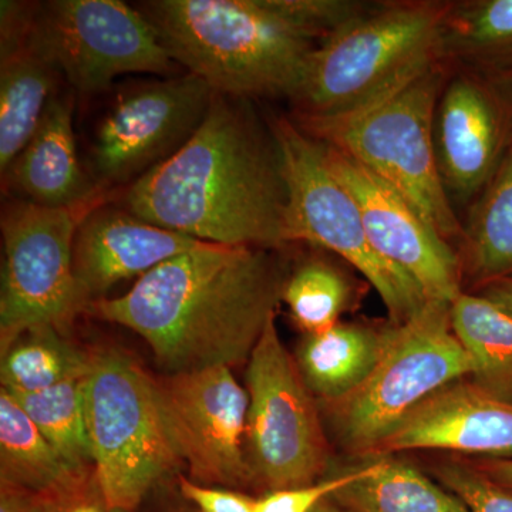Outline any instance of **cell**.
<instances>
[{"instance_id": "ffe728a7", "label": "cell", "mask_w": 512, "mask_h": 512, "mask_svg": "<svg viewBox=\"0 0 512 512\" xmlns=\"http://www.w3.org/2000/svg\"><path fill=\"white\" fill-rule=\"evenodd\" d=\"M387 328L338 323L325 332L305 335L296 365L308 389L322 403L339 402L359 389L375 369Z\"/></svg>"}, {"instance_id": "7a4b0ae2", "label": "cell", "mask_w": 512, "mask_h": 512, "mask_svg": "<svg viewBox=\"0 0 512 512\" xmlns=\"http://www.w3.org/2000/svg\"><path fill=\"white\" fill-rule=\"evenodd\" d=\"M119 205L208 244H288V192L272 131L266 138L245 100L218 93L194 136L128 185Z\"/></svg>"}, {"instance_id": "cb8c5ba5", "label": "cell", "mask_w": 512, "mask_h": 512, "mask_svg": "<svg viewBox=\"0 0 512 512\" xmlns=\"http://www.w3.org/2000/svg\"><path fill=\"white\" fill-rule=\"evenodd\" d=\"M466 262L481 285L512 276V143L468 222Z\"/></svg>"}, {"instance_id": "8d00e7d4", "label": "cell", "mask_w": 512, "mask_h": 512, "mask_svg": "<svg viewBox=\"0 0 512 512\" xmlns=\"http://www.w3.org/2000/svg\"><path fill=\"white\" fill-rule=\"evenodd\" d=\"M183 512H198L197 510H195L194 507H192V510H187V511H183Z\"/></svg>"}, {"instance_id": "4fadbf2b", "label": "cell", "mask_w": 512, "mask_h": 512, "mask_svg": "<svg viewBox=\"0 0 512 512\" xmlns=\"http://www.w3.org/2000/svg\"><path fill=\"white\" fill-rule=\"evenodd\" d=\"M161 412L190 480L211 487H252L247 457L249 394L228 366L154 377Z\"/></svg>"}, {"instance_id": "5b68a950", "label": "cell", "mask_w": 512, "mask_h": 512, "mask_svg": "<svg viewBox=\"0 0 512 512\" xmlns=\"http://www.w3.org/2000/svg\"><path fill=\"white\" fill-rule=\"evenodd\" d=\"M444 74L437 63L375 106L342 120H301L309 136L349 154L409 202L441 238L461 232L441 178L434 117Z\"/></svg>"}, {"instance_id": "83f0119b", "label": "cell", "mask_w": 512, "mask_h": 512, "mask_svg": "<svg viewBox=\"0 0 512 512\" xmlns=\"http://www.w3.org/2000/svg\"><path fill=\"white\" fill-rule=\"evenodd\" d=\"M352 299L353 286L348 276L319 259L299 266L282 289V302L305 335L325 332L338 325Z\"/></svg>"}, {"instance_id": "4316f807", "label": "cell", "mask_w": 512, "mask_h": 512, "mask_svg": "<svg viewBox=\"0 0 512 512\" xmlns=\"http://www.w3.org/2000/svg\"><path fill=\"white\" fill-rule=\"evenodd\" d=\"M84 377L42 392L10 393L6 390L63 460L76 470L93 466L84 412Z\"/></svg>"}, {"instance_id": "484cf974", "label": "cell", "mask_w": 512, "mask_h": 512, "mask_svg": "<svg viewBox=\"0 0 512 512\" xmlns=\"http://www.w3.org/2000/svg\"><path fill=\"white\" fill-rule=\"evenodd\" d=\"M440 57H466L494 67L512 66V0L451 3L441 26Z\"/></svg>"}, {"instance_id": "603a6c76", "label": "cell", "mask_w": 512, "mask_h": 512, "mask_svg": "<svg viewBox=\"0 0 512 512\" xmlns=\"http://www.w3.org/2000/svg\"><path fill=\"white\" fill-rule=\"evenodd\" d=\"M77 471L57 453L18 402L5 389L0 390V481L39 493Z\"/></svg>"}, {"instance_id": "d4e9b609", "label": "cell", "mask_w": 512, "mask_h": 512, "mask_svg": "<svg viewBox=\"0 0 512 512\" xmlns=\"http://www.w3.org/2000/svg\"><path fill=\"white\" fill-rule=\"evenodd\" d=\"M92 353L82 352L53 326H40L20 335L2 353V389L36 393L87 375Z\"/></svg>"}, {"instance_id": "44dd1931", "label": "cell", "mask_w": 512, "mask_h": 512, "mask_svg": "<svg viewBox=\"0 0 512 512\" xmlns=\"http://www.w3.org/2000/svg\"><path fill=\"white\" fill-rule=\"evenodd\" d=\"M332 498L352 512H468L447 488L389 454L357 467L355 478Z\"/></svg>"}, {"instance_id": "9c48e42d", "label": "cell", "mask_w": 512, "mask_h": 512, "mask_svg": "<svg viewBox=\"0 0 512 512\" xmlns=\"http://www.w3.org/2000/svg\"><path fill=\"white\" fill-rule=\"evenodd\" d=\"M247 457L266 491L316 483L329 463L315 396L276 329L275 315L248 360Z\"/></svg>"}, {"instance_id": "d6986e66", "label": "cell", "mask_w": 512, "mask_h": 512, "mask_svg": "<svg viewBox=\"0 0 512 512\" xmlns=\"http://www.w3.org/2000/svg\"><path fill=\"white\" fill-rule=\"evenodd\" d=\"M0 173L28 146L59 73L30 45L36 3H0Z\"/></svg>"}, {"instance_id": "52a82bcc", "label": "cell", "mask_w": 512, "mask_h": 512, "mask_svg": "<svg viewBox=\"0 0 512 512\" xmlns=\"http://www.w3.org/2000/svg\"><path fill=\"white\" fill-rule=\"evenodd\" d=\"M84 412L93 466L114 512H136L181 463L158 400L156 379L133 357L92 353Z\"/></svg>"}, {"instance_id": "8992f818", "label": "cell", "mask_w": 512, "mask_h": 512, "mask_svg": "<svg viewBox=\"0 0 512 512\" xmlns=\"http://www.w3.org/2000/svg\"><path fill=\"white\" fill-rule=\"evenodd\" d=\"M450 303L429 301L417 315L387 326L382 356L366 382L328 406L340 446L376 454L431 396L473 376L476 366L451 325Z\"/></svg>"}, {"instance_id": "8fae6325", "label": "cell", "mask_w": 512, "mask_h": 512, "mask_svg": "<svg viewBox=\"0 0 512 512\" xmlns=\"http://www.w3.org/2000/svg\"><path fill=\"white\" fill-rule=\"evenodd\" d=\"M80 215L23 200L2 212L5 261L0 292V349L40 326L60 332L86 313L73 271V239Z\"/></svg>"}, {"instance_id": "5bb4252c", "label": "cell", "mask_w": 512, "mask_h": 512, "mask_svg": "<svg viewBox=\"0 0 512 512\" xmlns=\"http://www.w3.org/2000/svg\"><path fill=\"white\" fill-rule=\"evenodd\" d=\"M325 146L326 161L359 205L367 238L389 264L412 276L429 301L453 303L461 291L458 258L399 192L338 148Z\"/></svg>"}, {"instance_id": "ba28073f", "label": "cell", "mask_w": 512, "mask_h": 512, "mask_svg": "<svg viewBox=\"0 0 512 512\" xmlns=\"http://www.w3.org/2000/svg\"><path fill=\"white\" fill-rule=\"evenodd\" d=\"M272 136L288 192V242H309L342 256L379 293L394 325L412 319L429 302L426 293L373 249L359 205L330 170L322 141L286 119L274 121Z\"/></svg>"}, {"instance_id": "d590c367", "label": "cell", "mask_w": 512, "mask_h": 512, "mask_svg": "<svg viewBox=\"0 0 512 512\" xmlns=\"http://www.w3.org/2000/svg\"><path fill=\"white\" fill-rule=\"evenodd\" d=\"M311 512H352L349 508L343 507L338 501L333 500L332 497L325 498L320 501L318 505Z\"/></svg>"}, {"instance_id": "e575fe53", "label": "cell", "mask_w": 512, "mask_h": 512, "mask_svg": "<svg viewBox=\"0 0 512 512\" xmlns=\"http://www.w3.org/2000/svg\"><path fill=\"white\" fill-rule=\"evenodd\" d=\"M476 467L495 483L512 488V460H485Z\"/></svg>"}, {"instance_id": "30bf717a", "label": "cell", "mask_w": 512, "mask_h": 512, "mask_svg": "<svg viewBox=\"0 0 512 512\" xmlns=\"http://www.w3.org/2000/svg\"><path fill=\"white\" fill-rule=\"evenodd\" d=\"M30 45L83 96L123 74H167L174 60L140 10L120 0L36 3Z\"/></svg>"}, {"instance_id": "f546056e", "label": "cell", "mask_w": 512, "mask_h": 512, "mask_svg": "<svg viewBox=\"0 0 512 512\" xmlns=\"http://www.w3.org/2000/svg\"><path fill=\"white\" fill-rule=\"evenodd\" d=\"M436 474L468 512H512V488L495 483L476 466L447 463L437 468Z\"/></svg>"}, {"instance_id": "2e32d148", "label": "cell", "mask_w": 512, "mask_h": 512, "mask_svg": "<svg viewBox=\"0 0 512 512\" xmlns=\"http://www.w3.org/2000/svg\"><path fill=\"white\" fill-rule=\"evenodd\" d=\"M434 143L444 185L471 197L487 187L511 146L510 110L487 84L457 77L437 104Z\"/></svg>"}, {"instance_id": "6da1fadb", "label": "cell", "mask_w": 512, "mask_h": 512, "mask_svg": "<svg viewBox=\"0 0 512 512\" xmlns=\"http://www.w3.org/2000/svg\"><path fill=\"white\" fill-rule=\"evenodd\" d=\"M285 281L268 249L208 244L138 278L119 298L87 308L146 340L165 375L248 363L282 301Z\"/></svg>"}, {"instance_id": "7c38bea8", "label": "cell", "mask_w": 512, "mask_h": 512, "mask_svg": "<svg viewBox=\"0 0 512 512\" xmlns=\"http://www.w3.org/2000/svg\"><path fill=\"white\" fill-rule=\"evenodd\" d=\"M214 90L187 73L119 94L101 117L90 148L100 191L136 183L187 143L210 109Z\"/></svg>"}, {"instance_id": "7402d4cb", "label": "cell", "mask_w": 512, "mask_h": 512, "mask_svg": "<svg viewBox=\"0 0 512 512\" xmlns=\"http://www.w3.org/2000/svg\"><path fill=\"white\" fill-rule=\"evenodd\" d=\"M451 325L473 359V383L512 403V316L480 293H461L450 306Z\"/></svg>"}, {"instance_id": "ac0fdd59", "label": "cell", "mask_w": 512, "mask_h": 512, "mask_svg": "<svg viewBox=\"0 0 512 512\" xmlns=\"http://www.w3.org/2000/svg\"><path fill=\"white\" fill-rule=\"evenodd\" d=\"M73 110L72 94H53L28 146L2 177L20 200L83 214L99 202L101 191L80 163Z\"/></svg>"}, {"instance_id": "e0dca14e", "label": "cell", "mask_w": 512, "mask_h": 512, "mask_svg": "<svg viewBox=\"0 0 512 512\" xmlns=\"http://www.w3.org/2000/svg\"><path fill=\"white\" fill-rule=\"evenodd\" d=\"M410 450L512 460V403L474 383L450 384L417 407L376 454Z\"/></svg>"}, {"instance_id": "f1b7e54d", "label": "cell", "mask_w": 512, "mask_h": 512, "mask_svg": "<svg viewBox=\"0 0 512 512\" xmlns=\"http://www.w3.org/2000/svg\"><path fill=\"white\" fill-rule=\"evenodd\" d=\"M25 512H114L101 490L94 466L77 471L63 483L29 493Z\"/></svg>"}, {"instance_id": "4dcf8cb0", "label": "cell", "mask_w": 512, "mask_h": 512, "mask_svg": "<svg viewBox=\"0 0 512 512\" xmlns=\"http://www.w3.org/2000/svg\"><path fill=\"white\" fill-rule=\"evenodd\" d=\"M356 468L313 484L266 491L261 497H256L255 512H311L320 501L332 497L350 483L356 476Z\"/></svg>"}, {"instance_id": "9a60e30c", "label": "cell", "mask_w": 512, "mask_h": 512, "mask_svg": "<svg viewBox=\"0 0 512 512\" xmlns=\"http://www.w3.org/2000/svg\"><path fill=\"white\" fill-rule=\"evenodd\" d=\"M204 244L141 220L120 205L97 202L80 215L73 239V271L87 308L126 279L153 271ZM87 312V311H86Z\"/></svg>"}, {"instance_id": "3957f363", "label": "cell", "mask_w": 512, "mask_h": 512, "mask_svg": "<svg viewBox=\"0 0 512 512\" xmlns=\"http://www.w3.org/2000/svg\"><path fill=\"white\" fill-rule=\"evenodd\" d=\"M140 12L174 62L234 99L292 97L320 43L289 0H156Z\"/></svg>"}, {"instance_id": "d6a6232c", "label": "cell", "mask_w": 512, "mask_h": 512, "mask_svg": "<svg viewBox=\"0 0 512 512\" xmlns=\"http://www.w3.org/2000/svg\"><path fill=\"white\" fill-rule=\"evenodd\" d=\"M477 293L490 299L491 302L512 316V276L487 282V284L481 285L480 291Z\"/></svg>"}, {"instance_id": "1f68e13d", "label": "cell", "mask_w": 512, "mask_h": 512, "mask_svg": "<svg viewBox=\"0 0 512 512\" xmlns=\"http://www.w3.org/2000/svg\"><path fill=\"white\" fill-rule=\"evenodd\" d=\"M181 494L198 512H255L256 498L231 488L194 483L178 478Z\"/></svg>"}, {"instance_id": "836d02e7", "label": "cell", "mask_w": 512, "mask_h": 512, "mask_svg": "<svg viewBox=\"0 0 512 512\" xmlns=\"http://www.w3.org/2000/svg\"><path fill=\"white\" fill-rule=\"evenodd\" d=\"M29 491L0 481V512H25Z\"/></svg>"}, {"instance_id": "277c9868", "label": "cell", "mask_w": 512, "mask_h": 512, "mask_svg": "<svg viewBox=\"0 0 512 512\" xmlns=\"http://www.w3.org/2000/svg\"><path fill=\"white\" fill-rule=\"evenodd\" d=\"M451 3L392 2L367 6L309 56L291 99L296 119L342 120L439 62L441 26Z\"/></svg>"}]
</instances>
